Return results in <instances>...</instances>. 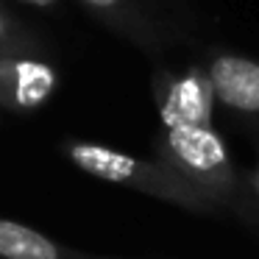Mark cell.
<instances>
[{"mask_svg": "<svg viewBox=\"0 0 259 259\" xmlns=\"http://www.w3.org/2000/svg\"><path fill=\"white\" fill-rule=\"evenodd\" d=\"M28 3H36V6H53L56 0H28Z\"/></svg>", "mask_w": 259, "mask_h": 259, "instance_id": "11", "label": "cell"}, {"mask_svg": "<svg viewBox=\"0 0 259 259\" xmlns=\"http://www.w3.org/2000/svg\"><path fill=\"white\" fill-rule=\"evenodd\" d=\"M229 214H234L237 220H242L248 229L259 231V198H253L251 192L245 190V184H242V195L234 201V206L229 209Z\"/></svg>", "mask_w": 259, "mask_h": 259, "instance_id": "8", "label": "cell"}, {"mask_svg": "<svg viewBox=\"0 0 259 259\" xmlns=\"http://www.w3.org/2000/svg\"><path fill=\"white\" fill-rule=\"evenodd\" d=\"M81 3L90 6L92 12L109 17L114 25H120V28L125 31V36H131L137 45L148 48V51L159 48V34L145 20V14L137 9L134 0H81Z\"/></svg>", "mask_w": 259, "mask_h": 259, "instance_id": "7", "label": "cell"}, {"mask_svg": "<svg viewBox=\"0 0 259 259\" xmlns=\"http://www.w3.org/2000/svg\"><path fill=\"white\" fill-rule=\"evenodd\" d=\"M64 156L87 176H95L109 184H120L125 190L151 195L156 201H164L170 206L190 214H218L212 203L203 201L187 181H181L170 167H164L156 159H140L131 153L114 151L101 142H64Z\"/></svg>", "mask_w": 259, "mask_h": 259, "instance_id": "2", "label": "cell"}, {"mask_svg": "<svg viewBox=\"0 0 259 259\" xmlns=\"http://www.w3.org/2000/svg\"><path fill=\"white\" fill-rule=\"evenodd\" d=\"M242 184H245V190L251 192L253 198H259V159H256L253 167L242 170Z\"/></svg>", "mask_w": 259, "mask_h": 259, "instance_id": "10", "label": "cell"}, {"mask_svg": "<svg viewBox=\"0 0 259 259\" xmlns=\"http://www.w3.org/2000/svg\"><path fill=\"white\" fill-rule=\"evenodd\" d=\"M218 103L259 134V62L240 53H218L206 64Z\"/></svg>", "mask_w": 259, "mask_h": 259, "instance_id": "5", "label": "cell"}, {"mask_svg": "<svg viewBox=\"0 0 259 259\" xmlns=\"http://www.w3.org/2000/svg\"><path fill=\"white\" fill-rule=\"evenodd\" d=\"M153 159L187 181L218 214L229 212L242 195V173L212 125L162 128L153 140Z\"/></svg>", "mask_w": 259, "mask_h": 259, "instance_id": "1", "label": "cell"}, {"mask_svg": "<svg viewBox=\"0 0 259 259\" xmlns=\"http://www.w3.org/2000/svg\"><path fill=\"white\" fill-rule=\"evenodd\" d=\"M17 42V31L12 28V23L6 20V14L0 12V48H6L9 53H17L14 48H20V45H14Z\"/></svg>", "mask_w": 259, "mask_h": 259, "instance_id": "9", "label": "cell"}, {"mask_svg": "<svg viewBox=\"0 0 259 259\" xmlns=\"http://www.w3.org/2000/svg\"><path fill=\"white\" fill-rule=\"evenodd\" d=\"M153 101L162 128H190V125H212L218 95L206 67H190L181 73L156 70Z\"/></svg>", "mask_w": 259, "mask_h": 259, "instance_id": "3", "label": "cell"}, {"mask_svg": "<svg viewBox=\"0 0 259 259\" xmlns=\"http://www.w3.org/2000/svg\"><path fill=\"white\" fill-rule=\"evenodd\" d=\"M0 259H106L90 256V253L67 251L39 234L36 229H28L14 220H0Z\"/></svg>", "mask_w": 259, "mask_h": 259, "instance_id": "6", "label": "cell"}, {"mask_svg": "<svg viewBox=\"0 0 259 259\" xmlns=\"http://www.w3.org/2000/svg\"><path fill=\"white\" fill-rule=\"evenodd\" d=\"M56 87V70L42 59L23 53L0 56V106L9 112H34L45 106Z\"/></svg>", "mask_w": 259, "mask_h": 259, "instance_id": "4", "label": "cell"}]
</instances>
